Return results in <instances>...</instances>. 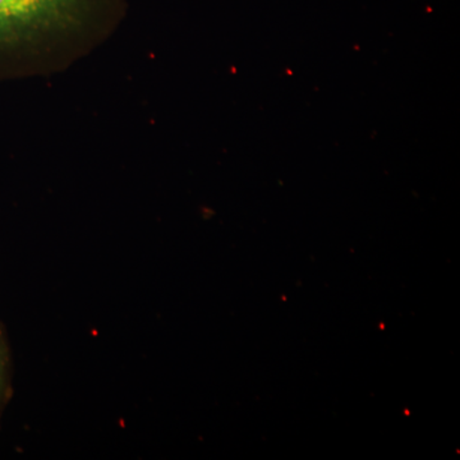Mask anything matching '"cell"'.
Returning <instances> with one entry per match:
<instances>
[{
    "mask_svg": "<svg viewBox=\"0 0 460 460\" xmlns=\"http://www.w3.org/2000/svg\"><path fill=\"white\" fill-rule=\"evenodd\" d=\"M119 0H0V59L42 36L107 17Z\"/></svg>",
    "mask_w": 460,
    "mask_h": 460,
    "instance_id": "cell-1",
    "label": "cell"
},
{
    "mask_svg": "<svg viewBox=\"0 0 460 460\" xmlns=\"http://www.w3.org/2000/svg\"><path fill=\"white\" fill-rule=\"evenodd\" d=\"M8 354L7 347H5L4 339L0 332V407L3 404V398L5 395V389H7V377H8Z\"/></svg>",
    "mask_w": 460,
    "mask_h": 460,
    "instance_id": "cell-2",
    "label": "cell"
}]
</instances>
